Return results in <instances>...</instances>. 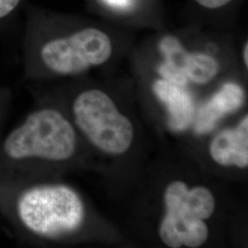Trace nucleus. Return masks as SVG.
Segmentation results:
<instances>
[{
  "label": "nucleus",
  "instance_id": "obj_1",
  "mask_svg": "<svg viewBox=\"0 0 248 248\" xmlns=\"http://www.w3.org/2000/svg\"><path fill=\"white\" fill-rule=\"evenodd\" d=\"M79 135L61 108L38 107L0 140V180L40 179L46 169L70 164Z\"/></svg>",
  "mask_w": 248,
  "mask_h": 248
},
{
  "label": "nucleus",
  "instance_id": "obj_2",
  "mask_svg": "<svg viewBox=\"0 0 248 248\" xmlns=\"http://www.w3.org/2000/svg\"><path fill=\"white\" fill-rule=\"evenodd\" d=\"M0 212L22 236L58 241L75 235L87 220L78 191L61 183L0 180Z\"/></svg>",
  "mask_w": 248,
  "mask_h": 248
},
{
  "label": "nucleus",
  "instance_id": "obj_3",
  "mask_svg": "<svg viewBox=\"0 0 248 248\" xmlns=\"http://www.w3.org/2000/svg\"><path fill=\"white\" fill-rule=\"evenodd\" d=\"M166 213L159 227V236L169 248H200L208 239L209 229L204 220L215 210V199L205 186L191 189L176 180L164 194Z\"/></svg>",
  "mask_w": 248,
  "mask_h": 248
},
{
  "label": "nucleus",
  "instance_id": "obj_4",
  "mask_svg": "<svg viewBox=\"0 0 248 248\" xmlns=\"http://www.w3.org/2000/svg\"><path fill=\"white\" fill-rule=\"evenodd\" d=\"M70 115L78 133L101 152L123 155L133 143V124L100 89H85L75 95L70 103Z\"/></svg>",
  "mask_w": 248,
  "mask_h": 248
},
{
  "label": "nucleus",
  "instance_id": "obj_5",
  "mask_svg": "<svg viewBox=\"0 0 248 248\" xmlns=\"http://www.w3.org/2000/svg\"><path fill=\"white\" fill-rule=\"evenodd\" d=\"M111 53L109 37L97 28H86L46 41L38 49L37 60L53 75L76 76L103 64Z\"/></svg>",
  "mask_w": 248,
  "mask_h": 248
},
{
  "label": "nucleus",
  "instance_id": "obj_6",
  "mask_svg": "<svg viewBox=\"0 0 248 248\" xmlns=\"http://www.w3.org/2000/svg\"><path fill=\"white\" fill-rule=\"evenodd\" d=\"M210 155L222 167H248V117L233 129L218 133L210 144Z\"/></svg>",
  "mask_w": 248,
  "mask_h": 248
},
{
  "label": "nucleus",
  "instance_id": "obj_7",
  "mask_svg": "<svg viewBox=\"0 0 248 248\" xmlns=\"http://www.w3.org/2000/svg\"><path fill=\"white\" fill-rule=\"evenodd\" d=\"M244 101L245 93L239 85L225 83L201 108L196 121V132L202 134L212 131L223 116L239 108Z\"/></svg>",
  "mask_w": 248,
  "mask_h": 248
},
{
  "label": "nucleus",
  "instance_id": "obj_8",
  "mask_svg": "<svg viewBox=\"0 0 248 248\" xmlns=\"http://www.w3.org/2000/svg\"><path fill=\"white\" fill-rule=\"evenodd\" d=\"M184 88L163 78L155 80L153 85L154 93L169 110L171 128L176 131L187 128L194 115L193 100Z\"/></svg>",
  "mask_w": 248,
  "mask_h": 248
},
{
  "label": "nucleus",
  "instance_id": "obj_9",
  "mask_svg": "<svg viewBox=\"0 0 248 248\" xmlns=\"http://www.w3.org/2000/svg\"><path fill=\"white\" fill-rule=\"evenodd\" d=\"M179 67L186 75V78L195 84H207L216 77L219 72V63L213 56L206 53H185L179 63Z\"/></svg>",
  "mask_w": 248,
  "mask_h": 248
},
{
  "label": "nucleus",
  "instance_id": "obj_10",
  "mask_svg": "<svg viewBox=\"0 0 248 248\" xmlns=\"http://www.w3.org/2000/svg\"><path fill=\"white\" fill-rule=\"evenodd\" d=\"M158 73L163 79L168 80L169 82H172L179 86L186 87V84L188 83L185 73L173 62L165 60L160 64Z\"/></svg>",
  "mask_w": 248,
  "mask_h": 248
},
{
  "label": "nucleus",
  "instance_id": "obj_11",
  "mask_svg": "<svg viewBox=\"0 0 248 248\" xmlns=\"http://www.w3.org/2000/svg\"><path fill=\"white\" fill-rule=\"evenodd\" d=\"M105 6L121 11H127L129 9H133L135 5L136 0H99Z\"/></svg>",
  "mask_w": 248,
  "mask_h": 248
},
{
  "label": "nucleus",
  "instance_id": "obj_12",
  "mask_svg": "<svg viewBox=\"0 0 248 248\" xmlns=\"http://www.w3.org/2000/svg\"><path fill=\"white\" fill-rule=\"evenodd\" d=\"M20 0H0V18L9 15L19 4Z\"/></svg>",
  "mask_w": 248,
  "mask_h": 248
},
{
  "label": "nucleus",
  "instance_id": "obj_13",
  "mask_svg": "<svg viewBox=\"0 0 248 248\" xmlns=\"http://www.w3.org/2000/svg\"><path fill=\"white\" fill-rule=\"evenodd\" d=\"M196 2L205 9H217L229 4L232 0H195Z\"/></svg>",
  "mask_w": 248,
  "mask_h": 248
},
{
  "label": "nucleus",
  "instance_id": "obj_14",
  "mask_svg": "<svg viewBox=\"0 0 248 248\" xmlns=\"http://www.w3.org/2000/svg\"><path fill=\"white\" fill-rule=\"evenodd\" d=\"M7 98L3 99L0 97V124L2 122V119H3V115L5 114V111H6V108L8 107V103H7Z\"/></svg>",
  "mask_w": 248,
  "mask_h": 248
},
{
  "label": "nucleus",
  "instance_id": "obj_15",
  "mask_svg": "<svg viewBox=\"0 0 248 248\" xmlns=\"http://www.w3.org/2000/svg\"><path fill=\"white\" fill-rule=\"evenodd\" d=\"M243 60L245 65L248 67V43H246L244 45V49H243Z\"/></svg>",
  "mask_w": 248,
  "mask_h": 248
}]
</instances>
